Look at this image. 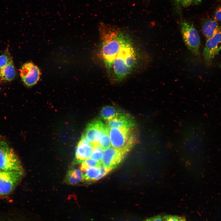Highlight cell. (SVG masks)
Instances as JSON below:
<instances>
[{
  "instance_id": "obj_1",
  "label": "cell",
  "mask_w": 221,
  "mask_h": 221,
  "mask_svg": "<svg viewBox=\"0 0 221 221\" xmlns=\"http://www.w3.org/2000/svg\"><path fill=\"white\" fill-rule=\"evenodd\" d=\"M99 30L101 38L99 57L106 68L114 61L128 36L119 28L101 23Z\"/></svg>"
},
{
  "instance_id": "obj_2",
  "label": "cell",
  "mask_w": 221,
  "mask_h": 221,
  "mask_svg": "<svg viewBox=\"0 0 221 221\" xmlns=\"http://www.w3.org/2000/svg\"><path fill=\"white\" fill-rule=\"evenodd\" d=\"M137 59L135 50L129 37L114 60L106 68L112 79L118 82L124 79L133 71Z\"/></svg>"
},
{
  "instance_id": "obj_3",
  "label": "cell",
  "mask_w": 221,
  "mask_h": 221,
  "mask_svg": "<svg viewBox=\"0 0 221 221\" xmlns=\"http://www.w3.org/2000/svg\"><path fill=\"white\" fill-rule=\"evenodd\" d=\"M135 126L109 129V136L112 147L123 150L128 153L135 143Z\"/></svg>"
},
{
  "instance_id": "obj_4",
  "label": "cell",
  "mask_w": 221,
  "mask_h": 221,
  "mask_svg": "<svg viewBox=\"0 0 221 221\" xmlns=\"http://www.w3.org/2000/svg\"><path fill=\"white\" fill-rule=\"evenodd\" d=\"M0 171H23L21 162L8 143L0 138Z\"/></svg>"
},
{
  "instance_id": "obj_5",
  "label": "cell",
  "mask_w": 221,
  "mask_h": 221,
  "mask_svg": "<svg viewBox=\"0 0 221 221\" xmlns=\"http://www.w3.org/2000/svg\"><path fill=\"white\" fill-rule=\"evenodd\" d=\"M180 25L185 45L194 55L198 56L200 54V41L197 30L193 24L185 21H180Z\"/></svg>"
},
{
  "instance_id": "obj_6",
  "label": "cell",
  "mask_w": 221,
  "mask_h": 221,
  "mask_svg": "<svg viewBox=\"0 0 221 221\" xmlns=\"http://www.w3.org/2000/svg\"><path fill=\"white\" fill-rule=\"evenodd\" d=\"M23 171H0V196L10 194L21 180Z\"/></svg>"
},
{
  "instance_id": "obj_7",
  "label": "cell",
  "mask_w": 221,
  "mask_h": 221,
  "mask_svg": "<svg viewBox=\"0 0 221 221\" xmlns=\"http://www.w3.org/2000/svg\"><path fill=\"white\" fill-rule=\"evenodd\" d=\"M221 50V28L211 37L207 39L203 56L206 64H212V61Z\"/></svg>"
},
{
  "instance_id": "obj_8",
  "label": "cell",
  "mask_w": 221,
  "mask_h": 221,
  "mask_svg": "<svg viewBox=\"0 0 221 221\" xmlns=\"http://www.w3.org/2000/svg\"><path fill=\"white\" fill-rule=\"evenodd\" d=\"M127 153L124 150L110 147L104 150L102 165L112 170L122 162Z\"/></svg>"
},
{
  "instance_id": "obj_9",
  "label": "cell",
  "mask_w": 221,
  "mask_h": 221,
  "mask_svg": "<svg viewBox=\"0 0 221 221\" xmlns=\"http://www.w3.org/2000/svg\"><path fill=\"white\" fill-rule=\"evenodd\" d=\"M20 70L22 80L27 86L35 85L39 79L41 74L40 69L32 62L25 64Z\"/></svg>"
},
{
  "instance_id": "obj_10",
  "label": "cell",
  "mask_w": 221,
  "mask_h": 221,
  "mask_svg": "<svg viewBox=\"0 0 221 221\" xmlns=\"http://www.w3.org/2000/svg\"><path fill=\"white\" fill-rule=\"evenodd\" d=\"M106 125L101 120L96 119L88 124L83 135L94 147L99 145L101 132Z\"/></svg>"
},
{
  "instance_id": "obj_11",
  "label": "cell",
  "mask_w": 221,
  "mask_h": 221,
  "mask_svg": "<svg viewBox=\"0 0 221 221\" xmlns=\"http://www.w3.org/2000/svg\"><path fill=\"white\" fill-rule=\"evenodd\" d=\"M94 146L83 134L77 146L74 164L82 163L90 157Z\"/></svg>"
},
{
  "instance_id": "obj_12",
  "label": "cell",
  "mask_w": 221,
  "mask_h": 221,
  "mask_svg": "<svg viewBox=\"0 0 221 221\" xmlns=\"http://www.w3.org/2000/svg\"><path fill=\"white\" fill-rule=\"evenodd\" d=\"M106 125L109 129L130 128L136 126L135 121L132 117L121 112L107 121Z\"/></svg>"
},
{
  "instance_id": "obj_13",
  "label": "cell",
  "mask_w": 221,
  "mask_h": 221,
  "mask_svg": "<svg viewBox=\"0 0 221 221\" xmlns=\"http://www.w3.org/2000/svg\"><path fill=\"white\" fill-rule=\"evenodd\" d=\"M201 30L207 39L210 38L216 34L221 28L220 23L213 17L205 19L202 24Z\"/></svg>"
},
{
  "instance_id": "obj_14",
  "label": "cell",
  "mask_w": 221,
  "mask_h": 221,
  "mask_svg": "<svg viewBox=\"0 0 221 221\" xmlns=\"http://www.w3.org/2000/svg\"><path fill=\"white\" fill-rule=\"evenodd\" d=\"M82 180V171L76 169L70 170L67 173L65 179V181L67 184L72 185L77 184Z\"/></svg>"
},
{
  "instance_id": "obj_15",
  "label": "cell",
  "mask_w": 221,
  "mask_h": 221,
  "mask_svg": "<svg viewBox=\"0 0 221 221\" xmlns=\"http://www.w3.org/2000/svg\"><path fill=\"white\" fill-rule=\"evenodd\" d=\"M15 76V71L11 60L6 65L0 70V77L5 81H10Z\"/></svg>"
},
{
  "instance_id": "obj_16",
  "label": "cell",
  "mask_w": 221,
  "mask_h": 221,
  "mask_svg": "<svg viewBox=\"0 0 221 221\" xmlns=\"http://www.w3.org/2000/svg\"><path fill=\"white\" fill-rule=\"evenodd\" d=\"M82 172L83 180L87 182L95 181L98 180L100 173V168H89Z\"/></svg>"
},
{
  "instance_id": "obj_17",
  "label": "cell",
  "mask_w": 221,
  "mask_h": 221,
  "mask_svg": "<svg viewBox=\"0 0 221 221\" xmlns=\"http://www.w3.org/2000/svg\"><path fill=\"white\" fill-rule=\"evenodd\" d=\"M120 112L114 106H107L101 110L100 115L103 119L107 122L114 118Z\"/></svg>"
},
{
  "instance_id": "obj_18",
  "label": "cell",
  "mask_w": 221,
  "mask_h": 221,
  "mask_svg": "<svg viewBox=\"0 0 221 221\" xmlns=\"http://www.w3.org/2000/svg\"><path fill=\"white\" fill-rule=\"evenodd\" d=\"M109 131V129L106 125L102 131L99 141V145L104 150L111 146Z\"/></svg>"
},
{
  "instance_id": "obj_19",
  "label": "cell",
  "mask_w": 221,
  "mask_h": 221,
  "mask_svg": "<svg viewBox=\"0 0 221 221\" xmlns=\"http://www.w3.org/2000/svg\"><path fill=\"white\" fill-rule=\"evenodd\" d=\"M102 162L95 161L89 157L84 160L81 163V170L83 171L86 169L91 167L100 168Z\"/></svg>"
},
{
  "instance_id": "obj_20",
  "label": "cell",
  "mask_w": 221,
  "mask_h": 221,
  "mask_svg": "<svg viewBox=\"0 0 221 221\" xmlns=\"http://www.w3.org/2000/svg\"><path fill=\"white\" fill-rule=\"evenodd\" d=\"M104 150L99 145L94 147L90 158L98 161L101 162Z\"/></svg>"
},
{
  "instance_id": "obj_21",
  "label": "cell",
  "mask_w": 221,
  "mask_h": 221,
  "mask_svg": "<svg viewBox=\"0 0 221 221\" xmlns=\"http://www.w3.org/2000/svg\"><path fill=\"white\" fill-rule=\"evenodd\" d=\"M177 3L184 7L197 5L201 2V0H175Z\"/></svg>"
},
{
  "instance_id": "obj_22",
  "label": "cell",
  "mask_w": 221,
  "mask_h": 221,
  "mask_svg": "<svg viewBox=\"0 0 221 221\" xmlns=\"http://www.w3.org/2000/svg\"><path fill=\"white\" fill-rule=\"evenodd\" d=\"M12 59L9 55L4 53L0 56V70L6 65Z\"/></svg>"
},
{
  "instance_id": "obj_23",
  "label": "cell",
  "mask_w": 221,
  "mask_h": 221,
  "mask_svg": "<svg viewBox=\"0 0 221 221\" xmlns=\"http://www.w3.org/2000/svg\"><path fill=\"white\" fill-rule=\"evenodd\" d=\"M213 18L219 23H221V4L215 9Z\"/></svg>"
},
{
  "instance_id": "obj_24",
  "label": "cell",
  "mask_w": 221,
  "mask_h": 221,
  "mask_svg": "<svg viewBox=\"0 0 221 221\" xmlns=\"http://www.w3.org/2000/svg\"><path fill=\"white\" fill-rule=\"evenodd\" d=\"M180 217L173 215H167L162 216L163 221H179Z\"/></svg>"
},
{
  "instance_id": "obj_25",
  "label": "cell",
  "mask_w": 221,
  "mask_h": 221,
  "mask_svg": "<svg viewBox=\"0 0 221 221\" xmlns=\"http://www.w3.org/2000/svg\"><path fill=\"white\" fill-rule=\"evenodd\" d=\"M100 173L98 178V180L104 177L112 170L104 167L102 165L100 167Z\"/></svg>"
},
{
  "instance_id": "obj_26",
  "label": "cell",
  "mask_w": 221,
  "mask_h": 221,
  "mask_svg": "<svg viewBox=\"0 0 221 221\" xmlns=\"http://www.w3.org/2000/svg\"><path fill=\"white\" fill-rule=\"evenodd\" d=\"M142 221H163L162 216L158 215L155 216Z\"/></svg>"
},
{
  "instance_id": "obj_27",
  "label": "cell",
  "mask_w": 221,
  "mask_h": 221,
  "mask_svg": "<svg viewBox=\"0 0 221 221\" xmlns=\"http://www.w3.org/2000/svg\"><path fill=\"white\" fill-rule=\"evenodd\" d=\"M179 221H186L185 219L183 217H180V219L179 220Z\"/></svg>"
},
{
  "instance_id": "obj_28",
  "label": "cell",
  "mask_w": 221,
  "mask_h": 221,
  "mask_svg": "<svg viewBox=\"0 0 221 221\" xmlns=\"http://www.w3.org/2000/svg\"><path fill=\"white\" fill-rule=\"evenodd\" d=\"M220 67L221 68V64H220Z\"/></svg>"
}]
</instances>
